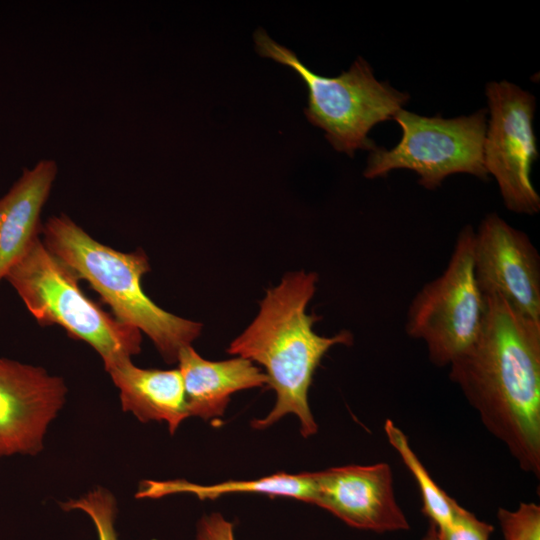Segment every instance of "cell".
I'll list each match as a JSON object with an SVG mask.
<instances>
[{"label": "cell", "instance_id": "9", "mask_svg": "<svg viewBox=\"0 0 540 540\" xmlns=\"http://www.w3.org/2000/svg\"><path fill=\"white\" fill-rule=\"evenodd\" d=\"M473 271L482 295L496 294L540 321V257L530 238L496 213L474 230Z\"/></svg>", "mask_w": 540, "mask_h": 540}, {"label": "cell", "instance_id": "15", "mask_svg": "<svg viewBox=\"0 0 540 540\" xmlns=\"http://www.w3.org/2000/svg\"><path fill=\"white\" fill-rule=\"evenodd\" d=\"M230 493H257L289 497L314 504L316 494L314 473H277L259 479L230 480L213 485L195 484L184 479L144 480L140 483L135 497L157 499L174 494H192L200 500H206L216 499Z\"/></svg>", "mask_w": 540, "mask_h": 540}, {"label": "cell", "instance_id": "11", "mask_svg": "<svg viewBox=\"0 0 540 540\" xmlns=\"http://www.w3.org/2000/svg\"><path fill=\"white\" fill-rule=\"evenodd\" d=\"M317 505L352 528L376 533L407 531L389 464L347 465L313 472Z\"/></svg>", "mask_w": 540, "mask_h": 540}, {"label": "cell", "instance_id": "14", "mask_svg": "<svg viewBox=\"0 0 540 540\" xmlns=\"http://www.w3.org/2000/svg\"><path fill=\"white\" fill-rule=\"evenodd\" d=\"M119 389L123 411L139 421H164L174 434L189 417L181 374L177 369H145L125 359L106 370Z\"/></svg>", "mask_w": 540, "mask_h": 540}, {"label": "cell", "instance_id": "2", "mask_svg": "<svg viewBox=\"0 0 540 540\" xmlns=\"http://www.w3.org/2000/svg\"><path fill=\"white\" fill-rule=\"evenodd\" d=\"M317 281L314 272L287 273L278 285L267 290L256 317L227 348L230 355L262 365L268 385L276 393L268 415L252 421L255 429L267 428L285 415L294 414L305 438L318 431L308 403L313 375L330 348L352 344L353 335L343 330L321 336L313 330L319 318L308 314L306 308Z\"/></svg>", "mask_w": 540, "mask_h": 540}, {"label": "cell", "instance_id": "18", "mask_svg": "<svg viewBox=\"0 0 540 540\" xmlns=\"http://www.w3.org/2000/svg\"><path fill=\"white\" fill-rule=\"evenodd\" d=\"M497 518L503 540H540V506L521 502L515 510L499 508Z\"/></svg>", "mask_w": 540, "mask_h": 540}, {"label": "cell", "instance_id": "12", "mask_svg": "<svg viewBox=\"0 0 540 540\" xmlns=\"http://www.w3.org/2000/svg\"><path fill=\"white\" fill-rule=\"evenodd\" d=\"M58 173L53 159H41L23 170L0 197V282L41 235V212Z\"/></svg>", "mask_w": 540, "mask_h": 540}, {"label": "cell", "instance_id": "5", "mask_svg": "<svg viewBox=\"0 0 540 540\" xmlns=\"http://www.w3.org/2000/svg\"><path fill=\"white\" fill-rule=\"evenodd\" d=\"M257 52L290 67L308 88L304 113L311 124L325 131L332 147L353 157L356 150L377 146L368 137L376 124L393 119L409 101V95L378 81L362 57L336 77L312 72L297 55L275 42L263 29L254 34Z\"/></svg>", "mask_w": 540, "mask_h": 540}, {"label": "cell", "instance_id": "16", "mask_svg": "<svg viewBox=\"0 0 540 540\" xmlns=\"http://www.w3.org/2000/svg\"><path fill=\"white\" fill-rule=\"evenodd\" d=\"M384 431L388 442L417 482L422 499V512L436 528L449 525L461 506L434 482L412 450L406 435L392 420L385 421Z\"/></svg>", "mask_w": 540, "mask_h": 540}, {"label": "cell", "instance_id": "17", "mask_svg": "<svg viewBox=\"0 0 540 540\" xmlns=\"http://www.w3.org/2000/svg\"><path fill=\"white\" fill-rule=\"evenodd\" d=\"M64 511L80 510L94 523L98 540H119L115 528L117 503L114 495L103 487H97L78 499L61 504Z\"/></svg>", "mask_w": 540, "mask_h": 540}, {"label": "cell", "instance_id": "21", "mask_svg": "<svg viewBox=\"0 0 540 540\" xmlns=\"http://www.w3.org/2000/svg\"><path fill=\"white\" fill-rule=\"evenodd\" d=\"M421 540H440L437 532V528L433 523H430L426 533Z\"/></svg>", "mask_w": 540, "mask_h": 540}, {"label": "cell", "instance_id": "3", "mask_svg": "<svg viewBox=\"0 0 540 540\" xmlns=\"http://www.w3.org/2000/svg\"><path fill=\"white\" fill-rule=\"evenodd\" d=\"M46 248L87 281L121 323L147 335L167 363L201 334L202 324L174 315L144 292L142 278L150 271L147 254L120 252L106 246L66 214L51 216L42 226Z\"/></svg>", "mask_w": 540, "mask_h": 540}, {"label": "cell", "instance_id": "19", "mask_svg": "<svg viewBox=\"0 0 540 540\" xmlns=\"http://www.w3.org/2000/svg\"><path fill=\"white\" fill-rule=\"evenodd\" d=\"M494 527L469 512L462 506L452 522L437 528L440 540H489Z\"/></svg>", "mask_w": 540, "mask_h": 540}, {"label": "cell", "instance_id": "7", "mask_svg": "<svg viewBox=\"0 0 540 540\" xmlns=\"http://www.w3.org/2000/svg\"><path fill=\"white\" fill-rule=\"evenodd\" d=\"M474 229L457 235L444 271L426 283L412 299L406 315L409 337L425 343L429 360L448 366L476 338L485 301L473 271Z\"/></svg>", "mask_w": 540, "mask_h": 540}, {"label": "cell", "instance_id": "4", "mask_svg": "<svg viewBox=\"0 0 540 540\" xmlns=\"http://www.w3.org/2000/svg\"><path fill=\"white\" fill-rule=\"evenodd\" d=\"M5 279L41 326L58 325L89 344L104 368L141 352L142 333L119 322L82 291L78 275L35 238Z\"/></svg>", "mask_w": 540, "mask_h": 540}, {"label": "cell", "instance_id": "10", "mask_svg": "<svg viewBox=\"0 0 540 540\" xmlns=\"http://www.w3.org/2000/svg\"><path fill=\"white\" fill-rule=\"evenodd\" d=\"M66 394L61 377L0 357V458L38 454Z\"/></svg>", "mask_w": 540, "mask_h": 540}, {"label": "cell", "instance_id": "20", "mask_svg": "<svg viewBox=\"0 0 540 540\" xmlns=\"http://www.w3.org/2000/svg\"><path fill=\"white\" fill-rule=\"evenodd\" d=\"M194 540H235L233 524L220 513L202 517Z\"/></svg>", "mask_w": 540, "mask_h": 540}, {"label": "cell", "instance_id": "6", "mask_svg": "<svg viewBox=\"0 0 540 540\" xmlns=\"http://www.w3.org/2000/svg\"><path fill=\"white\" fill-rule=\"evenodd\" d=\"M487 113V109H480L468 116L445 119L401 109L393 117L402 130L399 143L389 150L374 148L364 176L372 179L408 169L418 174L419 184L429 190L457 173L487 180L483 160Z\"/></svg>", "mask_w": 540, "mask_h": 540}, {"label": "cell", "instance_id": "8", "mask_svg": "<svg viewBox=\"0 0 540 540\" xmlns=\"http://www.w3.org/2000/svg\"><path fill=\"white\" fill-rule=\"evenodd\" d=\"M485 93L490 115L483 144L485 169L495 178L507 209L536 214L540 196L530 177L538 158L532 125L535 97L505 80L488 83Z\"/></svg>", "mask_w": 540, "mask_h": 540}, {"label": "cell", "instance_id": "13", "mask_svg": "<svg viewBox=\"0 0 540 540\" xmlns=\"http://www.w3.org/2000/svg\"><path fill=\"white\" fill-rule=\"evenodd\" d=\"M189 416L204 420L224 415L232 394L268 384V377L249 359L210 361L192 345L182 348L177 358Z\"/></svg>", "mask_w": 540, "mask_h": 540}, {"label": "cell", "instance_id": "1", "mask_svg": "<svg viewBox=\"0 0 540 540\" xmlns=\"http://www.w3.org/2000/svg\"><path fill=\"white\" fill-rule=\"evenodd\" d=\"M481 327L449 377L519 467L540 475V321L485 295Z\"/></svg>", "mask_w": 540, "mask_h": 540}]
</instances>
